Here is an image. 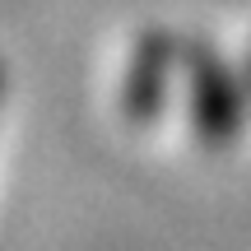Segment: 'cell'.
Listing matches in <instances>:
<instances>
[{
	"label": "cell",
	"instance_id": "cell-2",
	"mask_svg": "<svg viewBox=\"0 0 251 251\" xmlns=\"http://www.w3.org/2000/svg\"><path fill=\"white\" fill-rule=\"evenodd\" d=\"M172 65H177V42H172L163 28H149V33L135 42L130 70H126V84H121V112L130 121H153L163 112Z\"/></svg>",
	"mask_w": 251,
	"mask_h": 251
},
{
	"label": "cell",
	"instance_id": "cell-1",
	"mask_svg": "<svg viewBox=\"0 0 251 251\" xmlns=\"http://www.w3.org/2000/svg\"><path fill=\"white\" fill-rule=\"evenodd\" d=\"M186 79H191V126H196L200 144L205 149H228L242 135V121H247L242 79L209 47H191L186 51Z\"/></svg>",
	"mask_w": 251,
	"mask_h": 251
},
{
	"label": "cell",
	"instance_id": "cell-3",
	"mask_svg": "<svg viewBox=\"0 0 251 251\" xmlns=\"http://www.w3.org/2000/svg\"><path fill=\"white\" fill-rule=\"evenodd\" d=\"M247 89H251V61H247Z\"/></svg>",
	"mask_w": 251,
	"mask_h": 251
}]
</instances>
